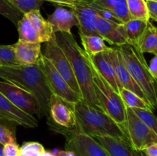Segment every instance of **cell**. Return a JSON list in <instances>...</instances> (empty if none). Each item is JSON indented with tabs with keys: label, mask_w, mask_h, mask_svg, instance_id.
Returning <instances> with one entry per match:
<instances>
[{
	"label": "cell",
	"mask_w": 157,
	"mask_h": 156,
	"mask_svg": "<svg viewBox=\"0 0 157 156\" xmlns=\"http://www.w3.org/2000/svg\"><path fill=\"white\" fill-rule=\"evenodd\" d=\"M4 156H18L20 154V148L17 142H10L4 145Z\"/></svg>",
	"instance_id": "obj_34"
},
{
	"label": "cell",
	"mask_w": 157,
	"mask_h": 156,
	"mask_svg": "<svg viewBox=\"0 0 157 156\" xmlns=\"http://www.w3.org/2000/svg\"><path fill=\"white\" fill-rule=\"evenodd\" d=\"M0 116L21 125L25 128H36L38 120L32 115H29L14 106L0 92Z\"/></svg>",
	"instance_id": "obj_14"
},
{
	"label": "cell",
	"mask_w": 157,
	"mask_h": 156,
	"mask_svg": "<svg viewBox=\"0 0 157 156\" xmlns=\"http://www.w3.org/2000/svg\"><path fill=\"white\" fill-rule=\"evenodd\" d=\"M43 55L45 56L52 62L55 69L67 81L72 90L82 99L81 90L74 74L70 61L67 59V56L64 53L61 47L58 45L56 38H55V33L53 37L46 42L45 50Z\"/></svg>",
	"instance_id": "obj_9"
},
{
	"label": "cell",
	"mask_w": 157,
	"mask_h": 156,
	"mask_svg": "<svg viewBox=\"0 0 157 156\" xmlns=\"http://www.w3.org/2000/svg\"><path fill=\"white\" fill-rule=\"evenodd\" d=\"M136 116L157 135V117L151 110L143 109H132Z\"/></svg>",
	"instance_id": "obj_32"
},
{
	"label": "cell",
	"mask_w": 157,
	"mask_h": 156,
	"mask_svg": "<svg viewBox=\"0 0 157 156\" xmlns=\"http://www.w3.org/2000/svg\"><path fill=\"white\" fill-rule=\"evenodd\" d=\"M127 132L130 145L136 151H143L157 143V135L129 107H127Z\"/></svg>",
	"instance_id": "obj_8"
},
{
	"label": "cell",
	"mask_w": 157,
	"mask_h": 156,
	"mask_svg": "<svg viewBox=\"0 0 157 156\" xmlns=\"http://www.w3.org/2000/svg\"><path fill=\"white\" fill-rule=\"evenodd\" d=\"M23 15L34 10H40L44 0H8Z\"/></svg>",
	"instance_id": "obj_30"
},
{
	"label": "cell",
	"mask_w": 157,
	"mask_h": 156,
	"mask_svg": "<svg viewBox=\"0 0 157 156\" xmlns=\"http://www.w3.org/2000/svg\"><path fill=\"white\" fill-rule=\"evenodd\" d=\"M77 3H86V4H90L93 2L94 0H75Z\"/></svg>",
	"instance_id": "obj_40"
},
{
	"label": "cell",
	"mask_w": 157,
	"mask_h": 156,
	"mask_svg": "<svg viewBox=\"0 0 157 156\" xmlns=\"http://www.w3.org/2000/svg\"><path fill=\"white\" fill-rule=\"evenodd\" d=\"M117 47L133 79L144 92L153 110H157V80L150 72L144 54L128 43Z\"/></svg>",
	"instance_id": "obj_4"
},
{
	"label": "cell",
	"mask_w": 157,
	"mask_h": 156,
	"mask_svg": "<svg viewBox=\"0 0 157 156\" xmlns=\"http://www.w3.org/2000/svg\"><path fill=\"white\" fill-rule=\"evenodd\" d=\"M84 50L87 56H94L108 49L105 41L98 35H80Z\"/></svg>",
	"instance_id": "obj_24"
},
{
	"label": "cell",
	"mask_w": 157,
	"mask_h": 156,
	"mask_svg": "<svg viewBox=\"0 0 157 156\" xmlns=\"http://www.w3.org/2000/svg\"><path fill=\"white\" fill-rule=\"evenodd\" d=\"M48 121H52L51 127H54L56 132H76L77 121L75 113V104L64 100L52 94L49 105Z\"/></svg>",
	"instance_id": "obj_6"
},
{
	"label": "cell",
	"mask_w": 157,
	"mask_h": 156,
	"mask_svg": "<svg viewBox=\"0 0 157 156\" xmlns=\"http://www.w3.org/2000/svg\"><path fill=\"white\" fill-rule=\"evenodd\" d=\"M0 15L8 18L15 26L24 15L8 0H0Z\"/></svg>",
	"instance_id": "obj_29"
},
{
	"label": "cell",
	"mask_w": 157,
	"mask_h": 156,
	"mask_svg": "<svg viewBox=\"0 0 157 156\" xmlns=\"http://www.w3.org/2000/svg\"><path fill=\"white\" fill-rule=\"evenodd\" d=\"M66 139L65 148L75 156H108L102 145L94 139L75 131H63Z\"/></svg>",
	"instance_id": "obj_10"
},
{
	"label": "cell",
	"mask_w": 157,
	"mask_h": 156,
	"mask_svg": "<svg viewBox=\"0 0 157 156\" xmlns=\"http://www.w3.org/2000/svg\"><path fill=\"white\" fill-rule=\"evenodd\" d=\"M44 1L51 2L57 3V4L62 5V6H68V7L71 8L72 6H75L77 3L75 0H44Z\"/></svg>",
	"instance_id": "obj_37"
},
{
	"label": "cell",
	"mask_w": 157,
	"mask_h": 156,
	"mask_svg": "<svg viewBox=\"0 0 157 156\" xmlns=\"http://www.w3.org/2000/svg\"><path fill=\"white\" fill-rule=\"evenodd\" d=\"M156 80H157V77H156Z\"/></svg>",
	"instance_id": "obj_44"
},
{
	"label": "cell",
	"mask_w": 157,
	"mask_h": 156,
	"mask_svg": "<svg viewBox=\"0 0 157 156\" xmlns=\"http://www.w3.org/2000/svg\"><path fill=\"white\" fill-rule=\"evenodd\" d=\"M90 4L110 11L122 23H126L130 20L127 0H94Z\"/></svg>",
	"instance_id": "obj_22"
},
{
	"label": "cell",
	"mask_w": 157,
	"mask_h": 156,
	"mask_svg": "<svg viewBox=\"0 0 157 156\" xmlns=\"http://www.w3.org/2000/svg\"><path fill=\"white\" fill-rule=\"evenodd\" d=\"M92 65L97 69L98 72L104 77V79L110 84L112 88L116 93L120 94V91L122 89L117 77L116 76L113 67L109 62L108 60L105 58L104 53L97 54L94 56H87Z\"/></svg>",
	"instance_id": "obj_18"
},
{
	"label": "cell",
	"mask_w": 157,
	"mask_h": 156,
	"mask_svg": "<svg viewBox=\"0 0 157 156\" xmlns=\"http://www.w3.org/2000/svg\"><path fill=\"white\" fill-rule=\"evenodd\" d=\"M119 24L98 17V33L100 37L112 45L120 46L127 43L119 28Z\"/></svg>",
	"instance_id": "obj_19"
},
{
	"label": "cell",
	"mask_w": 157,
	"mask_h": 156,
	"mask_svg": "<svg viewBox=\"0 0 157 156\" xmlns=\"http://www.w3.org/2000/svg\"><path fill=\"white\" fill-rule=\"evenodd\" d=\"M127 4L130 19L150 21L146 0H127Z\"/></svg>",
	"instance_id": "obj_26"
},
{
	"label": "cell",
	"mask_w": 157,
	"mask_h": 156,
	"mask_svg": "<svg viewBox=\"0 0 157 156\" xmlns=\"http://www.w3.org/2000/svg\"><path fill=\"white\" fill-rule=\"evenodd\" d=\"M102 145L108 156H144L143 151H136L130 144L110 136L93 137Z\"/></svg>",
	"instance_id": "obj_17"
},
{
	"label": "cell",
	"mask_w": 157,
	"mask_h": 156,
	"mask_svg": "<svg viewBox=\"0 0 157 156\" xmlns=\"http://www.w3.org/2000/svg\"><path fill=\"white\" fill-rule=\"evenodd\" d=\"M120 96L122 98L124 104L127 107L130 109H143V110H151L153 109L151 106L147 103L145 100L130 90L122 88L120 91Z\"/></svg>",
	"instance_id": "obj_27"
},
{
	"label": "cell",
	"mask_w": 157,
	"mask_h": 156,
	"mask_svg": "<svg viewBox=\"0 0 157 156\" xmlns=\"http://www.w3.org/2000/svg\"><path fill=\"white\" fill-rule=\"evenodd\" d=\"M25 15L35 28L41 43H46L55 35L52 24L43 18L40 10L32 11Z\"/></svg>",
	"instance_id": "obj_21"
},
{
	"label": "cell",
	"mask_w": 157,
	"mask_h": 156,
	"mask_svg": "<svg viewBox=\"0 0 157 156\" xmlns=\"http://www.w3.org/2000/svg\"><path fill=\"white\" fill-rule=\"evenodd\" d=\"M149 22L143 20L130 19L127 22L119 24V28L127 43L138 47Z\"/></svg>",
	"instance_id": "obj_20"
},
{
	"label": "cell",
	"mask_w": 157,
	"mask_h": 156,
	"mask_svg": "<svg viewBox=\"0 0 157 156\" xmlns=\"http://www.w3.org/2000/svg\"><path fill=\"white\" fill-rule=\"evenodd\" d=\"M18 65L15 59L13 45H0V67Z\"/></svg>",
	"instance_id": "obj_31"
},
{
	"label": "cell",
	"mask_w": 157,
	"mask_h": 156,
	"mask_svg": "<svg viewBox=\"0 0 157 156\" xmlns=\"http://www.w3.org/2000/svg\"><path fill=\"white\" fill-rule=\"evenodd\" d=\"M71 9L78 18L80 35H98V21L99 15L90 5L76 3Z\"/></svg>",
	"instance_id": "obj_13"
},
{
	"label": "cell",
	"mask_w": 157,
	"mask_h": 156,
	"mask_svg": "<svg viewBox=\"0 0 157 156\" xmlns=\"http://www.w3.org/2000/svg\"><path fill=\"white\" fill-rule=\"evenodd\" d=\"M38 64L44 73L52 94L73 104L82 99L72 90L67 81L58 73L52 62L45 56L41 55Z\"/></svg>",
	"instance_id": "obj_7"
},
{
	"label": "cell",
	"mask_w": 157,
	"mask_h": 156,
	"mask_svg": "<svg viewBox=\"0 0 157 156\" xmlns=\"http://www.w3.org/2000/svg\"><path fill=\"white\" fill-rule=\"evenodd\" d=\"M147 8H148L149 16L150 19L157 21V2L147 1Z\"/></svg>",
	"instance_id": "obj_35"
},
{
	"label": "cell",
	"mask_w": 157,
	"mask_h": 156,
	"mask_svg": "<svg viewBox=\"0 0 157 156\" xmlns=\"http://www.w3.org/2000/svg\"><path fill=\"white\" fill-rule=\"evenodd\" d=\"M18 156H25V155H24V154H21V153H20L19 155H18Z\"/></svg>",
	"instance_id": "obj_43"
},
{
	"label": "cell",
	"mask_w": 157,
	"mask_h": 156,
	"mask_svg": "<svg viewBox=\"0 0 157 156\" xmlns=\"http://www.w3.org/2000/svg\"><path fill=\"white\" fill-rule=\"evenodd\" d=\"M47 21L52 24L54 33L65 32L72 34L71 28L78 26V21L75 14L71 10L62 7H58L55 12L48 17Z\"/></svg>",
	"instance_id": "obj_15"
},
{
	"label": "cell",
	"mask_w": 157,
	"mask_h": 156,
	"mask_svg": "<svg viewBox=\"0 0 157 156\" xmlns=\"http://www.w3.org/2000/svg\"><path fill=\"white\" fill-rule=\"evenodd\" d=\"M16 27L18 28V41H19L31 43H41L39 37H38L35 28L33 27V25L31 23V21H29V18L25 15L18 21Z\"/></svg>",
	"instance_id": "obj_25"
},
{
	"label": "cell",
	"mask_w": 157,
	"mask_h": 156,
	"mask_svg": "<svg viewBox=\"0 0 157 156\" xmlns=\"http://www.w3.org/2000/svg\"><path fill=\"white\" fill-rule=\"evenodd\" d=\"M15 59L18 65L37 64L41 57V43L17 41L13 44Z\"/></svg>",
	"instance_id": "obj_16"
},
{
	"label": "cell",
	"mask_w": 157,
	"mask_h": 156,
	"mask_svg": "<svg viewBox=\"0 0 157 156\" xmlns=\"http://www.w3.org/2000/svg\"><path fill=\"white\" fill-rule=\"evenodd\" d=\"M55 156H75L72 151H58L56 153H54Z\"/></svg>",
	"instance_id": "obj_39"
},
{
	"label": "cell",
	"mask_w": 157,
	"mask_h": 156,
	"mask_svg": "<svg viewBox=\"0 0 157 156\" xmlns=\"http://www.w3.org/2000/svg\"><path fill=\"white\" fill-rule=\"evenodd\" d=\"M4 145L0 143V156H4V151H3Z\"/></svg>",
	"instance_id": "obj_41"
},
{
	"label": "cell",
	"mask_w": 157,
	"mask_h": 156,
	"mask_svg": "<svg viewBox=\"0 0 157 156\" xmlns=\"http://www.w3.org/2000/svg\"><path fill=\"white\" fill-rule=\"evenodd\" d=\"M44 151V146L37 142H25L20 147V153L25 156H41Z\"/></svg>",
	"instance_id": "obj_33"
},
{
	"label": "cell",
	"mask_w": 157,
	"mask_h": 156,
	"mask_svg": "<svg viewBox=\"0 0 157 156\" xmlns=\"http://www.w3.org/2000/svg\"><path fill=\"white\" fill-rule=\"evenodd\" d=\"M149 69H150V72H151V73L153 74V76L156 79L157 77V56L156 55H155L154 58L152 59L150 66H149Z\"/></svg>",
	"instance_id": "obj_38"
},
{
	"label": "cell",
	"mask_w": 157,
	"mask_h": 156,
	"mask_svg": "<svg viewBox=\"0 0 157 156\" xmlns=\"http://www.w3.org/2000/svg\"><path fill=\"white\" fill-rule=\"evenodd\" d=\"M138 49L144 53H150L157 56V27L148 23L147 29L141 38Z\"/></svg>",
	"instance_id": "obj_23"
},
{
	"label": "cell",
	"mask_w": 157,
	"mask_h": 156,
	"mask_svg": "<svg viewBox=\"0 0 157 156\" xmlns=\"http://www.w3.org/2000/svg\"><path fill=\"white\" fill-rule=\"evenodd\" d=\"M12 124L15 123L0 116V143L3 145L10 142H16L15 128Z\"/></svg>",
	"instance_id": "obj_28"
},
{
	"label": "cell",
	"mask_w": 157,
	"mask_h": 156,
	"mask_svg": "<svg viewBox=\"0 0 157 156\" xmlns=\"http://www.w3.org/2000/svg\"><path fill=\"white\" fill-rule=\"evenodd\" d=\"M0 92L16 107L29 115L40 117V108L35 96L21 87L6 81H0Z\"/></svg>",
	"instance_id": "obj_11"
},
{
	"label": "cell",
	"mask_w": 157,
	"mask_h": 156,
	"mask_svg": "<svg viewBox=\"0 0 157 156\" xmlns=\"http://www.w3.org/2000/svg\"><path fill=\"white\" fill-rule=\"evenodd\" d=\"M75 113L77 132L91 137L110 136L130 145L125 130L102 110H97L81 99L75 104Z\"/></svg>",
	"instance_id": "obj_3"
},
{
	"label": "cell",
	"mask_w": 157,
	"mask_h": 156,
	"mask_svg": "<svg viewBox=\"0 0 157 156\" xmlns=\"http://www.w3.org/2000/svg\"><path fill=\"white\" fill-rule=\"evenodd\" d=\"M0 78L21 87L35 96L39 105V118L48 116L52 93L38 64L0 67Z\"/></svg>",
	"instance_id": "obj_2"
},
{
	"label": "cell",
	"mask_w": 157,
	"mask_h": 156,
	"mask_svg": "<svg viewBox=\"0 0 157 156\" xmlns=\"http://www.w3.org/2000/svg\"><path fill=\"white\" fill-rule=\"evenodd\" d=\"M146 1H151V2H157V0H146Z\"/></svg>",
	"instance_id": "obj_42"
},
{
	"label": "cell",
	"mask_w": 157,
	"mask_h": 156,
	"mask_svg": "<svg viewBox=\"0 0 157 156\" xmlns=\"http://www.w3.org/2000/svg\"><path fill=\"white\" fill-rule=\"evenodd\" d=\"M55 38L70 61L82 99L90 106L101 110L95 96L91 64L84 49L80 47L72 34L57 32Z\"/></svg>",
	"instance_id": "obj_1"
},
{
	"label": "cell",
	"mask_w": 157,
	"mask_h": 156,
	"mask_svg": "<svg viewBox=\"0 0 157 156\" xmlns=\"http://www.w3.org/2000/svg\"><path fill=\"white\" fill-rule=\"evenodd\" d=\"M103 53H104L105 58L108 60V61L113 67L121 87L133 92L137 96L142 98L144 100H145L147 103L150 104L144 92L140 88L139 86L136 84V83L133 79L130 73H129L128 70H127L125 64H124L122 55H121L119 49L117 47V48L108 47V49L103 52Z\"/></svg>",
	"instance_id": "obj_12"
},
{
	"label": "cell",
	"mask_w": 157,
	"mask_h": 156,
	"mask_svg": "<svg viewBox=\"0 0 157 156\" xmlns=\"http://www.w3.org/2000/svg\"><path fill=\"white\" fill-rule=\"evenodd\" d=\"M147 156H157V143L153 144L143 151Z\"/></svg>",
	"instance_id": "obj_36"
},
{
	"label": "cell",
	"mask_w": 157,
	"mask_h": 156,
	"mask_svg": "<svg viewBox=\"0 0 157 156\" xmlns=\"http://www.w3.org/2000/svg\"><path fill=\"white\" fill-rule=\"evenodd\" d=\"M94 87L97 101L103 112L111 117L127 132V106L104 76L92 65ZM128 136V135H127Z\"/></svg>",
	"instance_id": "obj_5"
}]
</instances>
